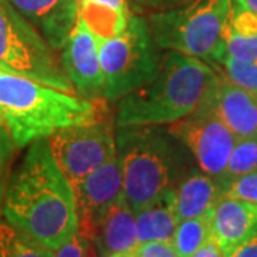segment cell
I'll return each instance as SVG.
<instances>
[{"label": "cell", "mask_w": 257, "mask_h": 257, "mask_svg": "<svg viewBox=\"0 0 257 257\" xmlns=\"http://www.w3.org/2000/svg\"><path fill=\"white\" fill-rule=\"evenodd\" d=\"M3 217L50 250L77 231L73 186L56 163L47 139L30 143L18 169L12 172Z\"/></svg>", "instance_id": "obj_1"}, {"label": "cell", "mask_w": 257, "mask_h": 257, "mask_svg": "<svg viewBox=\"0 0 257 257\" xmlns=\"http://www.w3.org/2000/svg\"><path fill=\"white\" fill-rule=\"evenodd\" d=\"M220 79L210 64L163 50L155 76L116 101V127L172 124L196 110Z\"/></svg>", "instance_id": "obj_2"}, {"label": "cell", "mask_w": 257, "mask_h": 257, "mask_svg": "<svg viewBox=\"0 0 257 257\" xmlns=\"http://www.w3.org/2000/svg\"><path fill=\"white\" fill-rule=\"evenodd\" d=\"M116 150L123 172V197L138 213L152 204L197 163L166 124L116 127Z\"/></svg>", "instance_id": "obj_3"}, {"label": "cell", "mask_w": 257, "mask_h": 257, "mask_svg": "<svg viewBox=\"0 0 257 257\" xmlns=\"http://www.w3.org/2000/svg\"><path fill=\"white\" fill-rule=\"evenodd\" d=\"M100 106V100L0 69V117L18 149L47 139L59 128L103 119Z\"/></svg>", "instance_id": "obj_4"}, {"label": "cell", "mask_w": 257, "mask_h": 257, "mask_svg": "<svg viewBox=\"0 0 257 257\" xmlns=\"http://www.w3.org/2000/svg\"><path fill=\"white\" fill-rule=\"evenodd\" d=\"M229 0H193L180 8L145 16L150 33L163 50L203 60L214 69L224 55L223 26Z\"/></svg>", "instance_id": "obj_5"}, {"label": "cell", "mask_w": 257, "mask_h": 257, "mask_svg": "<svg viewBox=\"0 0 257 257\" xmlns=\"http://www.w3.org/2000/svg\"><path fill=\"white\" fill-rule=\"evenodd\" d=\"M163 49L157 46L143 15L133 13L116 36L100 40L104 100L117 101L149 82L160 64Z\"/></svg>", "instance_id": "obj_6"}, {"label": "cell", "mask_w": 257, "mask_h": 257, "mask_svg": "<svg viewBox=\"0 0 257 257\" xmlns=\"http://www.w3.org/2000/svg\"><path fill=\"white\" fill-rule=\"evenodd\" d=\"M0 69L77 94L55 50L8 0H0Z\"/></svg>", "instance_id": "obj_7"}, {"label": "cell", "mask_w": 257, "mask_h": 257, "mask_svg": "<svg viewBox=\"0 0 257 257\" xmlns=\"http://www.w3.org/2000/svg\"><path fill=\"white\" fill-rule=\"evenodd\" d=\"M116 124L100 119L59 128L47 138L52 155L74 184L116 155Z\"/></svg>", "instance_id": "obj_8"}, {"label": "cell", "mask_w": 257, "mask_h": 257, "mask_svg": "<svg viewBox=\"0 0 257 257\" xmlns=\"http://www.w3.org/2000/svg\"><path fill=\"white\" fill-rule=\"evenodd\" d=\"M169 127L190 150L203 172L221 184L237 138L209 103L204 100L193 113Z\"/></svg>", "instance_id": "obj_9"}, {"label": "cell", "mask_w": 257, "mask_h": 257, "mask_svg": "<svg viewBox=\"0 0 257 257\" xmlns=\"http://www.w3.org/2000/svg\"><path fill=\"white\" fill-rule=\"evenodd\" d=\"M60 64L79 96L90 100H104L100 39L80 18L60 49Z\"/></svg>", "instance_id": "obj_10"}, {"label": "cell", "mask_w": 257, "mask_h": 257, "mask_svg": "<svg viewBox=\"0 0 257 257\" xmlns=\"http://www.w3.org/2000/svg\"><path fill=\"white\" fill-rule=\"evenodd\" d=\"M72 186L79 219L77 231L90 240L99 221L123 196V172L117 152L104 165Z\"/></svg>", "instance_id": "obj_11"}, {"label": "cell", "mask_w": 257, "mask_h": 257, "mask_svg": "<svg viewBox=\"0 0 257 257\" xmlns=\"http://www.w3.org/2000/svg\"><path fill=\"white\" fill-rule=\"evenodd\" d=\"M55 52L60 50L79 19V0H8Z\"/></svg>", "instance_id": "obj_12"}, {"label": "cell", "mask_w": 257, "mask_h": 257, "mask_svg": "<svg viewBox=\"0 0 257 257\" xmlns=\"http://www.w3.org/2000/svg\"><path fill=\"white\" fill-rule=\"evenodd\" d=\"M204 100L237 139L257 132V94L230 83L217 80Z\"/></svg>", "instance_id": "obj_13"}, {"label": "cell", "mask_w": 257, "mask_h": 257, "mask_svg": "<svg viewBox=\"0 0 257 257\" xmlns=\"http://www.w3.org/2000/svg\"><path fill=\"white\" fill-rule=\"evenodd\" d=\"M257 224V204L241 199L221 196L210 216L211 239L217 243L223 254L243 243Z\"/></svg>", "instance_id": "obj_14"}, {"label": "cell", "mask_w": 257, "mask_h": 257, "mask_svg": "<svg viewBox=\"0 0 257 257\" xmlns=\"http://www.w3.org/2000/svg\"><path fill=\"white\" fill-rule=\"evenodd\" d=\"M90 241L97 257H114L138 246L136 214L121 196L93 231Z\"/></svg>", "instance_id": "obj_15"}, {"label": "cell", "mask_w": 257, "mask_h": 257, "mask_svg": "<svg viewBox=\"0 0 257 257\" xmlns=\"http://www.w3.org/2000/svg\"><path fill=\"white\" fill-rule=\"evenodd\" d=\"M221 196V184L196 166L173 187V209L179 221L209 216Z\"/></svg>", "instance_id": "obj_16"}, {"label": "cell", "mask_w": 257, "mask_h": 257, "mask_svg": "<svg viewBox=\"0 0 257 257\" xmlns=\"http://www.w3.org/2000/svg\"><path fill=\"white\" fill-rule=\"evenodd\" d=\"M130 16L127 0H79V18L100 40L123 32Z\"/></svg>", "instance_id": "obj_17"}, {"label": "cell", "mask_w": 257, "mask_h": 257, "mask_svg": "<svg viewBox=\"0 0 257 257\" xmlns=\"http://www.w3.org/2000/svg\"><path fill=\"white\" fill-rule=\"evenodd\" d=\"M136 214L138 241H169L175 236L179 219L173 209V189H169L152 204Z\"/></svg>", "instance_id": "obj_18"}, {"label": "cell", "mask_w": 257, "mask_h": 257, "mask_svg": "<svg viewBox=\"0 0 257 257\" xmlns=\"http://www.w3.org/2000/svg\"><path fill=\"white\" fill-rule=\"evenodd\" d=\"M0 257H52V250L37 243L2 216Z\"/></svg>", "instance_id": "obj_19"}, {"label": "cell", "mask_w": 257, "mask_h": 257, "mask_svg": "<svg viewBox=\"0 0 257 257\" xmlns=\"http://www.w3.org/2000/svg\"><path fill=\"white\" fill-rule=\"evenodd\" d=\"M210 216L193 217L177 223L172 246L180 257H192L211 239Z\"/></svg>", "instance_id": "obj_20"}, {"label": "cell", "mask_w": 257, "mask_h": 257, "mask_svg": "<svg viewBox=\"0 0 257 257\" xmlns=\"http://www.w3.org/2000/svg\"><path fill=\"white\" fill-rule=\"evenodd\" d=\"M216 66L223 72L221 77L244 90L257 94V62L237 59L224 52Z\"/></svg>", "instance_id": "obj_21"}, {"label": "cell", "mask_w": 257, "mask_h": 257, "mask_svg": "<svg viewBox=\"0 0 257 257\" xmlns=\"http://www.w3.org/2000/svg\"><path fill=\"white\" fill-rule=\"evenodd\" d=\"M257 169V132L246 136V138L237 139L233 153L230 156L227 170L224 175V180L221 182V187L226 182L237 176L246 175L248 172H253Z\"/></svg>", "instance_id": "obj_22"}, {"label": "cell", "mask_w": 257, "mask_h": 257, "mask_svg": "<svg viewBox=\"0 0 257 257\" xmlns=\"http://www.w3.org/2000/svg\"><path fill=\"white\" fill-rule=\"evenodd\" d=\"M224 52L229 56L257 62V33L253 35H236L223 33Z\"/></svg>", "instance_id": "obj_23"}, {"label": "cell", "mask_w": 257, "mask_h": 257, "mask_svg": "<svg viewBox=\"0 0 257 257\" xmlns=\"http://www.w3.org/2000/svg\"><path fill=\"white\" fill-rule=\"evenodd\" d=\"M223 196L257 204V169L223 184Z\"/></svg>", "instance_id": "obj_24"}, {"label": "cell", "mask_w": 257, "mask_h": 257, "mask_svg": "<svg viewBox=\"0 0 257 257\" xmlns=\"http://www.w3.org/2000/svg\"><path fill=\"white\" fill-rule=\"evenodd\" d=\"M52 257H97V254L92 241L76 231L63 244L52 250Z\"/></svg>", "instance_id": "obj_25"}, {"label": "cell", "mask_w": 257, "mask_h": 257, "mask_svg": "<svg viewBox=\"0 0 257 257\" xmlns=\"http://www.w3.org/2000/svg\"><path fill=\"white\" fill-rule=\"evenodd\" d=\"M18 146L6 126H0V180H9Z\"/></svg>", "instance_id": "obj_26"}, {"label": "cell", "mask_w": 257, "mask_h": 257, "mask_svg": "<svg viewBox=\"0 0 257 257\" xmlns=\"http://www.w3.org/2000/svg\"><path fill=\"white\" fill-rule=\"evenodd\" d=\"M123 254H127L128 257H180L172 243L157 240L138 243L136 247Z\"/></svg>", "instance_id": "obj_27"}, {"label": "cell", "mask_w": 257, "mask_h": 257, "mask_svg": "<svg viewBox=\"0 0 257 257\" xmlns=\"http://www.w3.org/2000/svg\"><path fill=\"white\" fill-rule=\"evenodd\" d=\"M130 9L139 15H149L153 12H163L180 8L192 3L193 0H127Z\"/></svg>", "instance_id": "obj_28"}, {"label": "cell", "mask_w": 257, "mask_h": 257, "mask_svg": "<svg viewBox=\"0 0 257 257\" xmlns=\"http://www.w3.org/2000/svg\"><path fill=\"white\" fill-rule=\"evenodd\" d=\"M229 257H257V224L251 233L231 251Z\"/></svg>", "instance_id": "obj_29"}, {"label": "cell", "mask_w": 257, "mask_h": 257, "mask_svg": "<svg viewBox=\"0 0 257 257\" xmlns=\"http://www.w3.org/2000/svg\"><path fill=\"white\" fill-rule=\"evenodd\" d=\"M192 257H226L223 254L220 247L217 246V243L213 239H210L204 246L199 248Z\"/></svg>", "instance_id": "obj_30"}, {"label": "cell", "mask_w": 257, "mask_h": 257, "mask_svg": "<svg viewBox=\"0 0 257 257\" xmlns=\"http://www.w3.org/2000/svg\"><path fill=\"white\" fill-rule=\"evenodd\" d=\"M9 180H0V217L3 216V203H5V194L8 189Z\"/></svg>", "instance_id": "obj_31"}, {"label": "cell", "mask_w": 257, "mask_h": 257, "mask_svg": "<svg viewBox=\"0 0 257 257\" xmlns=\"http://www.w3.org/2000/svg\"><path fill=\"white\" fill-rule=\"evenodd\" d=\"M243 2L246 3V6H247L248 9L257 13V0H243Z\"/></svg>", "instance_id": "obj_32"}, {"label": "cell", "mask_w": 257, "mask_h": 257, "mask_svg": "<svg viewBox=\"0 0 257 257\" xmlns=\"http://www.w3.org/2000/svg\"><path fill=\"white\" fill-rule=\"evenodd\" d=\"M0 126H5V123H3V119L0 117Z\"/></svg>", "instance_id": "obj_33"}, {"label": "cell", "mask_w": 257, "mask_h": 257, "mask_svg": "<svg viewBox=\"0 0 257 257\" xmlns=\"http://www.w3.org/2000/svg\"><path fill=\"white\" fill-rule=\"evenodd\" d=\"M114 257H128L127 254H119V256H114Z\"/></svg>", "instance_id": "obj_34"}]
</instances>
